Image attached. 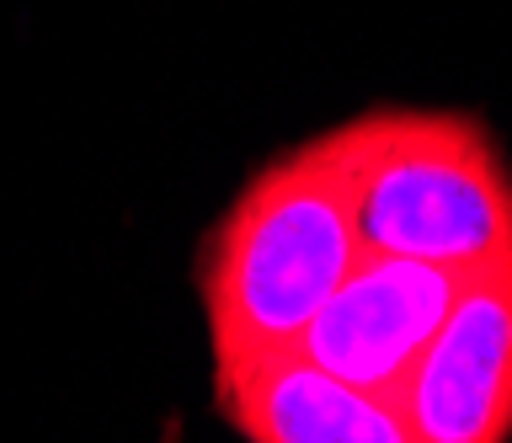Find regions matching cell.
I'll list each match as a JSON object with an SVG mask.
<instances>
[{
  "mask_svg": "<svg viewBox=\"0 0 512 443\" xmlns=\"http://www.w3.org/2000/svg\"><path fill=\"white\" fill-rule=\"evenodd\" d=\"M331 134L363 251L448 273L512 257V177L480 123L459 113H368Z\"/></svg>",
  "mask_w": 512,
  "mask_h": 443,
  "instance_id": "cell-2",
  "label": "cell"
},
{
  "mask_svg": "<svg viewBox=\"0 0 512 443\" xmlns=\"http://www.w3.org/2000/svg\"><path fill=\"white\" fill-rule=\"evenodd\" d=\"M363 257L336 134L288 150L230 203L203 257L214 363L294 347L310 315Z\"/></svg>",
  "mask_w": 512,
  "mask_h": 443,
  "instance_id": "cell-1",
  "label": "cell"
},
{
  "mask_svg": "<svg viewBox=\"0 0 512 443\" xmlns=\"http://www.w3.org/2000/svg\"><path fill=\"white\" fill-rule=\"evenodd\" d=\"M411 443L512 438V257L464 273L395 395Z\"/></svg>",
  "mask_w": 512,
  "mask_h": 443,
  "instance_id": "cell-3",
  "label": "cell"
},
{
  "mask_svg": "<svg viewBox=\"0 0 512 443\" xmlns=\"http://www.w3.org/2000/svg\"><path fill=\"white\" fill-rule=\"evenodd\" d=\"M464 273L411 257L363 251L358 267L336 283L331 299L299 331V353L379 401H395L411 363L443 326Z\"/></svg>",
  "mask_w": 512,
  "mask_h": 443,
  "instance_id": "cell-4",
  "label": "cell"
},
{
  "mask_svg": "<svg viewBox=\"0 0 512 443\" xmlns=\"http://www.w3.org/2000/svg\"><path fill=\"white\" fill-rule=\"evenodd\" d=\"M219 411L251 443H411L395 401L315 369L299 347L214 363Z\"/></svg>",
  "mask_w": 512,
  "mask_h": 443,
  "instance_id": "cell-5",
  "label": "cell"
}]
</instances>
